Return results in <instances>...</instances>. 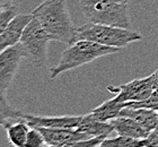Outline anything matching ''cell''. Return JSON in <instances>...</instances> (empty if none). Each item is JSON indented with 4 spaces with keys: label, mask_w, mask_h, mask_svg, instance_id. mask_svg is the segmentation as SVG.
Listing matches in <instances>:
<instances>
[{
    "label": "cell",
    "mask_w": 158,
    "mask_h": 147,
    "mask_svg": "<svg viewBox=\"0 0 158 147\" xmlns=\"http://www.w3.org/2000/svg\"><path fill=\"white\" fill-rule=\"evenodd\" d=\"M31 14L45 29L51 41L69 45L77 41V28L70 17L67 0H44Z\"/></svg>",
    "instance_id": "obj_1"
},
{
    "label": "cell",
    "mask_w": 158,
    "mask_h": 147,
    "mask_svg": "<svg viewBox=\"0 0 158 147\" xmlns=\"http://www.w3.org/2000/svg\"><path fill=\"white\" fill-rule=\"evenodd\" d=\"M120 50L118 48L105 46L86 40H78L63 51L58 65L50 69V78L54 79L62 72L90 63L102 57L118 53Z\"/></svg>",
    "instance_id": "obj_2"
},
{
    "label": "cell",
    "mask_w": 158,
    "mask_h": 147,
    "mask_svg": "<svg viewBox=\"0 0 158 147\" xmlns=\"http://www.w3.org/2000/svg\"><path fill=\"white\" fill-rule=\"evenodd\" d=\"M84 15L92 23L107 26L130 28L128 3H118L109 0H79Z\"/></svg>",
    "instance_id": "obj_3"
},
{
    "label": "cell",
    "mask_w": 158,
    "mask_h": 147,
    "mask_svg": "<svg viewBox=\"0 0 158 147\" xmlns=\"http://www.w3.org/2000/svg\"><path fill=\"white\" fill-rule=\"evenodd\" d=\"M142 39L140 33L131 28L99 25L95 23H86L77 28V41L86 40L105 46L122 49L130 43L137 42Z\"/></svg>",
    "instance_id": "obj_4"
},
{
    "label": "cell",
    "mask_w": 158,
    "mask_h": 147,
    "mask_svg": "<svg viewBox=\"0 0 158 147\" xmlns=\"http://www.w3.org/2000/svg\"><path fill=\"white\" fill-rule=\"evenodd\" d=\"M51 41L50 36L36 18H32L24 29L19 43L23 45L26 58L34 66L42 67L48 58V44Z\"/></svg>",
    "instance_id": "obj_5"
},
{
    "label": "cell",
    "mask_w": 158,
    "mask_h": 147,
    "mask_svg": "<svg viewBox=\"0 0 158 147\" xmlns=\"http://www.w3.org/2000/svg\"><path fill=\"white\" fill-rule=\"evenodd\" d=\"M23 58H26V52L20 43L0 53V98L7 100V92L13 84Z\"/></svg>",
    "instance_id": "obj_6"
},
{
    "label": "cell",
    "mask_w": 158,
    "mask_h": 147,
    "mask_svg": "<svg viewBox=\"0 0 158 147\" xmlns=\"http://www.w3.org/2000/svg\"><path fill=\"white\" fill-rule=\"evenodd\" d=\"M107 91L115 94V98L121 103L145 101L154 92V76L152 74L120 86H107Z\"/></svg>",
    "instance_id": "obj_7"
},
{
    "label": "cell",
    "mask_w": 158,
    "mask_h": 147,
    "mask_svg": "<svg viewBox=\"0 0 158 147\" xmlns=\"http://www.w3.org/2000/svg\"><path fill=\"white\" fill-rule=\"evenodd\" d=\"M30 127L34 128H64L77 129L81 115H60V117H41L34 115H23Z\"/></svg>",
    "instance_id": "obj_8"
},
{
    "label": "cell",
    "mask_w": 158,
    "mask_h": 147,
    "mask_svg": "<svg viewBox=\"0 0 158 147\" xmlns=\"http://www.w3.org/2000/svg\"><path fill=\"white\" fill-rule=\"evenodd\" d=\"M33 18L32 14H20L11 19L8 26L0 34V53L10 46L18 44L24 29Z\"/></svg>",
    "instance_id": "obj_9"
},
{
    "label": "cell",
    "mask_w": 158,
    "mask_h": 147,
    "mask_svg": "<svg viewBox=\"0 0 158 147\" xmlns=\"http://www.w3.org/2000/svg\"><path fill=\"white\" fill-rule=\"evenodd\" d=\"M45 139L46 145L49 146H59L68 144L71 141L89 139L88 135L84 134L77 129H64V128H37Z\"/></svg>",
    "instance_id": "obj_10"
},
{
    "label": "cell",
    "mask_w": 158,
    "mask_h": 147,
    "mask_svg": "<svg viewBox=\"0 0 158 147\" xmlns=\"http://www.w3.org/2000/svg\"><path fill=\"white\" fill-rule=\"evenodd\" d=\"M110 123L112 124L114 131L120 136H125V137L135 138V139H145L150 134L145 128H142L137 121L129 117L118 115V118L110 121Z\"/></svg>",
    "instance_id": "obj_11"
},
{
    "label": "cell",
    "mask_w": 158,
    "mask_h": 147,
    "mask_svg": "<svg viewBox=\"0 0 158 147\" xmlns=\"http://www.w3.org/2000/svg\"><path fill=\"white\" fill-rule=\"evenodd\" d=\"M77 130L88 135L89 137H99V136L109 137L110 134L114 131V129L110 122H102L93 117L92 113H88L81 115V120L79 122Z\"/></svg>",
    "instance_id": "obj_12"
},
{
    "label": "cell",
    "mask_w": 158,
    "mask_h": 147,
    "mask_svg": "<svg viewBox=\"0 0 158 147\" xmlns=\"http://www.w3.org/2000/svg\"><path fill=\"white\" fill-rule=\"evenodd\" d=\"M118 115L129 117L137 121L142 128H145L148 132H152L157 128L158 118L156 111L148 110V109H133V108H123Z\"/></svg>",
    "instance_id": "obj_13"
},
{
    "label": "cell",
    "mask_w": 158,
    "mask_h": 147,
    "mask_svg": "<svg viewBox=\"0 0 158 147\" xmlns=\"http://www.w3.org/2000/svg\"><path fill=\"white\" fill-rule=\"evenodd\" d=\"M7 131L8 141L14 147H25L27 136L30 132V124L25 119L11 122L5 127Z\"/></svg>",
    "instance_id": "obj_14"
},
{
    "label": "cell",
    "mask_w": 158,
    "mask_h": 147,
    "mask_svg": "<svg viewBox=\"0 0 158 147\" xmlns=\"http://www.w3.org/2000/svg\"><path fill=\"white\" fill-rule=\"evenodd\" d=\"M123 108H125V103H121L115 97H113L96 106L94 110H92L90 113L97 120L102 122H110L111 120L118 117Z\"/></svg>",
    "instance_id": "obj_15"
},
{
    "label": "cell",
    "mask_w": 158,
    "mask_h": 147,
    "mask_svg": "<svg viewBox=\"0 0 158 147\" xmlns=\"http://www.w3.org/2000/svg\"><path fill=\"white\" fill-rule=\"evenodd\" d=\"M23 112L11 108L7 100L0 98V127H6L11 122L22 120Z\"/></svg>",
    "instance_id": "obj_16"
},
{
    "label": "cell",
    "mask_w": 158,
    "mask_h": 147,
    "mask_svg": "<svg viewBox=\"0 0 158 147\" xmlns=\"http://www.w3.org/2000/svg\"><path fill=\"white\" fill-rule=\"evenodd\" d=\"M143 139H135V138L125 137V136H116L114 138H105L99 147H143Z\"/></svg>",
    "instance_id": "obj_17"
},
{
    "label": "cell",
    "mask_w": 158,
    "mask_h": 147,
    "mask_svg": "<svg viewBox=\"0 0 158 147\" xmlns=\"http://www.w3.org/2000/svg\"><path fill=\"white\" fill-rule=\"evenodd\" d=\"M125 108H133V109H148V110H158V92L154 91L152 95L147 100L140 102H125Z\"/></svg>",
    "instance_id": "obj_18"
},
{
    "label": "cell",
    "mask_w": 158,
    "mask_h": 147,
    "mask_svg": "<svg viewBox=\"0 0 158 147\" xmlns=\"http://www.w3.org/2000/svg\"><path fill=\"white\" fill-rule=\"evenodd\" d=\"M105 138L107 137L99 136V137H93V138H89V139L71 141V143L59 145V146H49V145H45V147H99Z\"/></svg>",
    "instance_id": "obj_19"
},
{
    "label": "cell",
    "mask_w": 158,
    "mask_h": 147,
    "mask_svg": "<svg viewBox=\"0 0 158 147\" xmlns=\"http://www.w3.org/2000/svg\"><path fill=\"white\" fill-rule=\"evenodd\" d=\"M45 139L37 128L31 127L25 147H45Z\"/></svg>",
    "instance_id": "obj_20"
},
{
    "label": "cell",
    "mask_w": 158,
    "mask_h": 147,
    "mask_svg": "<svg viewBox=\"0 0 158 147\" xmlns=\"http://www.w3.org/2000/svg\"><path fill=\"white\" fill-rule=\"evenodd\" d=\"M18 14H17V7L14 6L9 9H6L1 11L0 13V34L5 31L7 26H8V24L11 22L13 18L17 16Z\"/></svg>",
    "instance_id": "obj_21"
},
{
    "label": "cell",
    "mask_w": 158,
    "mask_h": 147,
    "mask_svg": "<svg viewBox=\"0 0 158 147\" xmlns=\"http://www.w3.org/2000/svg\"><path fill=\"white\" fill-rule=\"evenodd\" d=\"M146 147H158V132L152 131L148 135V137L143 139Z\"/></svg>",
    "instance_id": "obj_22"
},
{
    "label": "cell",
    "mask_w": 158,
    "mask_h": 147,
    "mask_svg": "<svg viewBox=\"0 0 158 147\" xmlns=\"http://www.w3.org/2000/svg\"><path fill=\"white\" fill-rule=\"evenodd\" d=\"M14 7V0H0V13Z\"/></svg>",
    "instance_id": "obj_23"
},
{
    "label": "cell",
    "mask_w": 158,
    "mask_h": 147,
    "mask_svg": "<svg viewBox=\"0 0 158 147\" xmlns=\"http://www.w3.org/2000/svg\"><path fill=\"white\" fill-rule=\"evenodd\" d=\"M152 76H154V91L158 92V69L152 74Z\"/></svg>",
    "instance_id": "obj_24"
},
{
    "label": "cell",
    "mask_w": 158,
    "mask_h": 147,
    "mask_svg": "<svg viewBox=\"0 0 158 147\" xmlns=\"http://www.w3.org/2000/svg\"><path fill=\"white\" fill-rule=\"evenodd\" d=\"M109 1H113V2H118V3H128L131 0H109Z\"/></svg>",
    "instance_id": "obj_25"
},
{
    "label": "cell",
    "mask_w": 158,
    "mask_h": 147,
    "mask_svg": "<svg viewBox=\"0 0 158 147\" xmlns=\"http://www.w3.org/2000/svg\"><path fill=\"white\" fill-rule=\"evenodd\" d=\"M154 131H157V132H158V126H157V128H156V129Z\"/></svg>",
    "instance_id": "obj_26"
},
{
    "label": "cell",
    "mask_w": 158,
    "mask_h": 147,
    "mask_svg": "<svg viewBox=\"0 0 158 147\" xmlns=\"http://www.w3.org/2000/svg\"><path fill=\"white\" fill-rule=\"evenodd\" d=\"M156 115H157V118H158V110L156 111Z\"/></svg>",
    "instance_id": "obj_27"
},
{
    "label": "cell",
    "mask_w": 158,
    "mask_h": 147,
    "mask_svg": "<svg viewBox=\"0 0 158 147\" xmlns=\"http://www.w3.org/2000/svg\"><path fill=\"white\" fill-rule=\"evenodd\" d=\"M143 147H146V146H143Z\"/></svg>",
    "instance_id": "obj_28"
}]
</instances>
